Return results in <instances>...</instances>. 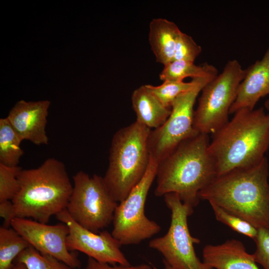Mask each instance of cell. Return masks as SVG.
<instances>
[{"label": "cell", "mask_w": 269, "mask_h": 269, "mask_svg": "<svg viewBox=\"0 0 269 269\" xmlns=\"http://www.w3.org/2000/svg\"><path fill=\"white\" fill-rule=\"evenodd\" d=\"M269 166L259 163L216 176L200 191L207 200L236 215L257 229L269 227Z\"/></svg>", "instance_id": "1"}, {"label": "cell", "mask_w": 269, "mask_h": 269, "mask_svg": "<svg viewBox=\"0 0 269 269\" xmlns=\"http://www.w3.org/2000/svg\"><path fill=\"white\" fill-rule=\"evenodd\" d=\"M213 134L208 152L217 176L254 165L269 148V114L264 108L241 109Z\"/></svg>", "instance_id": "2"}, {"label": "cell", "mask_w": 269, "mask_h": 269, "mask_svg": "<svg viewBox=\"0 0 269 269\" xmlns=\"http://www.w3.org/2000/svg\"><path fill=\"white\" fill-rule=\"evenodd\" d=\"M208 135L198 133L184 140L158 163L156 196L174 193L193 208L198 204L199 192L217 176Z\"/></svg>", "instance_id": "3"}, {"label": "cell", "mask_w": 269, "mask_h": 269, "mask_svg": "<svg viewBox=\"0 0 269 269\" xmlns=\"http://www.w3.org/2000/svg\"><path fill=\"white\" fill-rule=\"evenodd\" d=\"M18 177L20 189L11 201L15 217L47 224L66 209L73 185L62 161L49 158L37 168L22 169Z\"/></svg>", "instance_id": "4"}, {"label": "cell", "mask_w": 269, "mask_h": 269, "mask_svg": "<svg viewBox=\"0 0 269 269\" xmlns=\"http://www.w3.org/2000/svg\"><path fill=\"white\" fill-rule=\"evenodd\" d=\"M151 130L135 121L113 135L109 165L103 178L118 203L126 198L146 172L150 160L148 141Z\"/></svg>", "instance_id": "5"}, {"label": "cell", "mask_w": 269, "mask_h": 269, "mask_svg": "<svg viewBox=\"0 0 269 269\" xmlns=\"http://www.w3.org/2000/svg\"><path fill=\"white\" fill-rule=\"evenodd\" d=\"M246 75L238 61H229L223 71L202 89L194 111L193 127L200 133L215 134L228 122V115Z\"/></svg>", "instance_id": "6"}, {"label": "cell", "mask_w": 269, "mask_h": 269, "mask_svg": "<svg viewBox=\"0 0 269 269\" xmlns=\"http://www.w3.org/2000/svg\"><path fill=\"white\" fill-rule=\"evenodd\" d=\"M163 196L171 212L169 228L163 236L151 240L149 247L158 251L163 261L174 269H213L201 262L195 251L194 245L200 241L191 235L187 222L193 208L183 203L176 193Z\"/></svg>", "instance_id": "7"}, {"label": "cell", "mask_w": 269, "mask_h": 269, "mask_svg": "<svg viewBox=\"0 0 269 269\" xmlns=\"http://www.w3.org/2000/svg\"><path fill=\"white\" fill-rule=\"evenodd\" d=\"M73 190L66 207L70 217L83 227L96 233L113 222L118 203L109 193L103 178L83 171L73 176Z\"/></svg>", "instance_id": "8"}, {"label": "cell", "mask_w": 269, "mask_h": 269, "mask_svg": "<svg viewBox=\"0 0 269 269\" xmlns=\"http://www.w3.org/2000/svg\"><path fill=\"white\" fill-rule=\"evenodd\" d=\"M158 162L150 157L146 172L141 180L123 201L118 203L113 220L112 234L121 244H138L159 233L160 226L144 213L147 196L156 178Z\"/></svg>", "instance_id": "9"}, {"label": "cell", "mask_w": 269, "mask_h": 269, "mask_svg": "<svg viewBox=\"0 0 269 269\" xmlns=\"http://www.w3.org/2000/svg\"><path fill=\"white\" fill-rule=\"evenodd\" d=\"M217 76L198 78L192 88L173 101L165 123L151 130L148 141L150 157L158 163L180 143L198 133L193 127L194 106L203 87Z\"/></svg>", "instance_id": "10"}, {"label": "cell", "mask_w": 269, "mask_h": 269, "mask_svg": "<svg viewBox=\"0 0 269 269\" xmlns=\"http://www.w3.org/2000/svg\"><path fill=\"white\" fill-rule=\"evenodd\" d=\"M56 219L69 228L66 246L70 251H77L98 262L111 265H131L122 252L120 242L106 230L96 233L76 222L65 209Z\"/></svg>", "instance_id": "11"}, {"label": "cell", "mask_w": 269, "mask_h": 269, "mask_svg": "<svg viewBox=\"0 0 269 269\" xmlns=\"http://www.w3.org/2000/svg\"><path fill=\"white\" fill-rule=\"evenodd\" d=\"M10 226L40 253L51 256L72 269L80 268V260L66 246L69 228L65 224L50 225L31 219L15 217Z\"/></svg>", "instance_id": "12"}, {"label": "cell", "mask_w": 269, "mask_h": 269, "mask_svg": "<svg viewBox=\"0 0 269 269\" xmlns=\"http://www.w3.org/2000/svg\"><path fill=\"white\" fill-rule=\"evenodd\" d=\"M50 102L48 100L17 102L6 117L22 140L34 144L46 145L48 137L46 132L48 110Z\"/></svg>", "instance_id": "13"}, {"label": "cell", "mask_w": 269, "mask_h": 269, "mask_svg": "<svg viewBox=\"0 0 269 269\" xmlns=\"http://www.w3.org/2000/svg\"><path fill=\"white\" fill-rule=\"evenodd\" d=\"M269 95V46L263 58L246 69L229 114L239 110H254L258 101Z\"/></svg>", "instance_id": "14"}, {"label": "cell", "mask_w": 269, "mask_h": 269, "mask_svg": "<svg viewBox=\"0 0 269 269\" xmlns=\"http://www.w3.org/2000/svg\"><path fill=\"white\" fill-rule=\"evenodd\" d=\"M203 262L213 269H260L253 254L241 241L231 239L217 245H206Z\"/></svg>", "instance_id": "15"}, {"label": "cell", "mask_w": 269, "mask_h": 269, "mask_svg": "<svg viewBox=\"0 0 269 269\" xmlns=\"http://www.w3.org/2000/svg\"><path fill=\"white\" fill-rule=\"evenodd\" d=\"M132 103L136 121L151 130L162 125L171 113V108L164 106L145 85L133 92Z\"/></svg>", "instance_id": "16"}, {"label": "cell", "mask_w": 269, "mask_h": 269, "mask_svg": "<svg viewBox=\"0 0 269 269\" xmlns=\"http://www.w3.org/2000/svg\"><path fill=\"white\" fill-rule=\"evenodd\" d=\"M172 21L153 19L149 24V42L156 61L166 65L173 60L177 38L181 32Z\"/></svg>", "instance_id": "17"}, {"label": "cell", "mask_w": 269, "mask_h": 269, "mask_svg": "<svg viewBox=\"0 0 269 269\" xmlns=\"http://www.w3.org/2000/svg\"><path fill=\"white\" fill-rule=\"evenodd\" d=\"M22 139L7 117L0 119V163L17 166L24 152L20 147Z\"/></svg>", "instance_id": "18"}, {"label": "cell", "mask_w": 269, "mask_h": 269, "mask_svg": "<svg viewBox=\"0 0 269 269\" xmlns=\"http://www.w3.org/2000/svg\"><path fill=\"white\" fill-rule=\"evenodd\" d=\"M217 75V70L207 63L197 65L194 62L184 60H173L164 66L159 74L163 81H183L187 77L192 78Z\"/></svg>", "instance_id": "19"}, {"label": "cell", "mask_w": 269, "mask_h": 269, "mask_svg": "<svg viewBox=\"0 0 269 269\" xmlns=\"http://www.w3.org/2000/svg\"><path fill=\"white\" fill-rule=\"evenodd\" d=\"M30 244L12 228L0 227V269H11L15 259Z\"/></svg>", "instance_id": "20"}, {"label": "cell", "mask_w": 269, "mask_h": 269, "mask_svg": "<svg viewBox=\"0 0 269 269\" xmlns=\"http://www.w3.org/2000/svg\"><path fill=\"white\" fill-rule=\"evenodd\" d=\"M197 79L192 78L189 82L165 81L159 86L145 85V86L164 106L171 108L176 98L192 88L196 83Z\"/></svg>", "instance_id": "21"}, {"label": "cell", "mask_w": 269, "mask_h": 269, "mask_svg": "<svg viewBox=\"0 0 269 269\" xmlns=\"http://www.w3.org/2000/svg\"><path fill=\"white\" fill-rule=\"evenodd\" d=\"M14 262L24 264L28 269H72L54 257L40 253L31 246L22 252Z\"/></svg>", "instance_id": "22"}, {"label": "cell", "mask_w": 269, "mask_h": 269, "mask_svg": "<svg viewBox=\"0 0 269 269\" xmlns=\"http://www.w3.org/2000/svg\"><path fill=\"white\" fill-rule=\"evenodd\" d=\"M216 219L228 226L232 230L253 240L258 229L249 222L214 204L210 203Z\"/></svg>", "instance_id": "23"}, {"label": "cell", "mask_w": 269, "mask_h": 269, "mask_svg": "<svg viewBox=\"0 0 269 269\" xmlns=\"http://www.w3.org/2000/svg\"><path fill=\"white\" fill-rule=\"evenodd\" d=\"M21 170L18 165L9 166L0 163V202L12 201L19 192L18 177Z\"/></svg>", "instance_id": "24"}, {"label": "cell", "mask_w": 269, "mask_h": 269, "mask_svg": "<svg viewBox=\"0 0 269 269\" xmlns=\"http://www.w3.org/2000/svg\"><path fill=\"white\" fill-rule=\"evenodd\" d=\"M201 50L192 37L181 31L177 39L173 60L194 62Z\"/></svg>", "instance_id": "25"}, {"label": "cell", "mask_w": 269, "mask_h": 269, "mask_svg": "<svg viewBox=\"0 0 269 269\" xmlns=\"http://www.w3.org/2000/svg\"><path fill=\"white\" fill-rule=\"evenodd\" d=\"M256 249L253 254L256 262L263 269H269V227L258 229V233L254 240Z\"/></svg>", "instance_id": "26"}, {"label": "cell", "mask_w": 269, "mask_h": 269, "mask_svg": "<svg viewBox=\"0 0 269 269\" xmlns=\"http://www.w3.org/2000/svg\"><path fill=\"white\" fill-rule=\"evenodd\" d=\"M83 269H151V268L149 265L145 264L128 266L120 265H113L99 262L89 257L87 265Z\"/></svg>", "instance_id": "27"}, {"label": "cell", "mask_w": 269, "mask_h": 269, "mask_svg": "<svg viewBox=\"0 0 269 269\" xmlns=\"http://www.w3.org/2000/svg\"><path fill=\"white\" fill-rule=\"evenodd\" d=\"M0 216L4 220L3 226L9 227L12 219L15 218L14 206L11 201L0 202Z\"/></svg>", "instance_id": "28"}, {"label": "cell", "mask_w": 269, "mask_h": 269, "mask_svg": "<svg viewBox=\"0 0 269 269\" xmlns=\"http://www.w3.org/2000/svg\"><path fill=\"white\" fill-rule=\"evenodd\" d=\"M11 269H28L26 265L20 262H14V265Z\"/></svg>", "instance_id": "29"}, {"label": "cell", "mask_w": 269, "mask_h": 269, "mask_svg": "<svg viewBox=\"0 0 269 269\" xmlns=\"http://www.w3.org/2000/svg\"><path fill=\"white\" fill-rule=\"evenodd\" d=\"M163 264L164 266V269H174L172 268L169 265H168L166 262L163 261Z\"/></svg>", "instance_id": "30"}, {"label": "cell", "mask_w": 269, "mask_h": 269, "mask_svg": "<svg viewBox=\"0 0 269 269\" xmlns=\"http://www.w3.org/2000/svg\"><path fill=\"white\" fill-rule=\"evenodd\" d=\"M265 106L267 110H269V97L265 102Z\"/></svg>", "instance_id": "31"}]
</instances>
